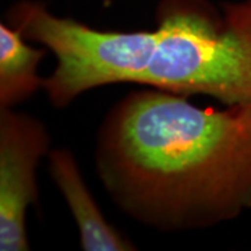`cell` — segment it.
<instances>
[{"label":"cell","instance_id":"6da1fadb","mask_svg":"<svg viewBox=\"0 0 251 251\" xmlns=\"http://www.w3.org/2000/svg\"><path fill=\"white\" fill-rule=\"evenodd\" d=\"M95 166L123 214L159 232L230 222L251 209V106L200 108L152 87L113 105Z\"/></svg>","mask_w":251,"mask_h":251},{"label":"cell","instance_id":"7a4b0ae2","mask_svg":"<svg viewBox=\"0 0 251 251\" xmlns=\"http://www.w3.org/2000/svg\"><path fill=\"white\" fill-rule=\"evenodd\" d=\"M156 44L137 85L251 106V0H159Z\"/></svg>","mask_w":251,"mask_h":251},{"label":"cell","instance_id":"3957f363","mask_svg":"<svg viewBox=\"0 0 251 251\" xmlns=\"http://www.w3.org/2000/svg\"><path fill=\"white\" fill-rule=\"evenodd\" d=\"M6 21L54 56L56 67L45 77L42 91L59 109L105 85H137L156 42L155 29H98L56 16L41 0L16 1L6 11Z\"/></svg>","mask_w":251,"mask_h":251},{"label":"cell","instance_id":"277c9868","mask_svg":"<svg viewBox=\"0 0 251 251\" xmlns=\"http://www.w3.org/2000/svg\"><path fill=\"white\" fill-rule=\"evenodd\" d=\"M50 134L36 117L0 109V250L28 251L27 215L38 204L36 171L50 152Z\"/></svg>","mask_w":251,"mask_h":251},{"label":"cell","instance_id":"5b68a950","mask_svg":"<svg viewBox=\"0 0 251 251\" xmlns=\"http://www.w3.org/2000/svg\"><path fill=\"white\" fill-rule=\"evenodd\" d=\"M48 171L77 225L82 250H137L134 243L109 224L102 214L81 175L78 162L70 150L52 148L48 155Z\"/></svg>","mask_w":251,"mask_h":251},{"label":"cell","instance_id":"8992f818","mask_svg":"<svg viewBox=\"0 0 251 251\" xmlns=\"http://www.w3.org/2000/svg\"><path fill=\"white\" fill-rule=\"evenodd\" d=\"M31 44L7 21L0 24V109H14L44 90L38 70L48 49Z\"/></svg>","mask_w":251,"mask_h":251}]
</instances>
